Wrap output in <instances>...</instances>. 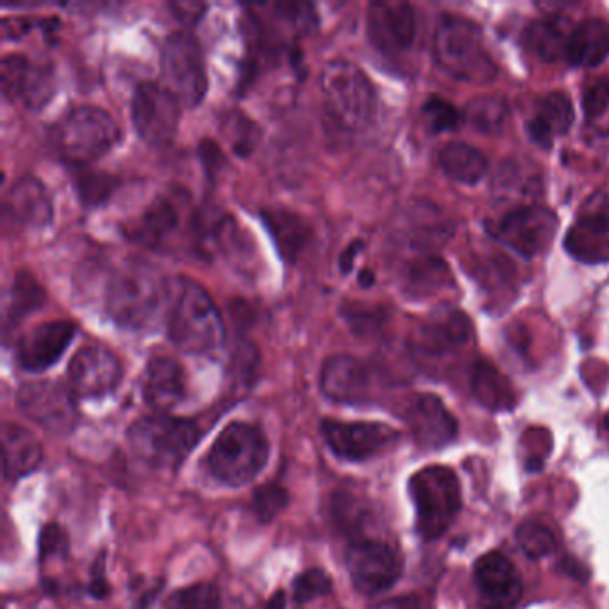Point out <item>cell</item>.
I'll return each mask as SVG.
<instances>
[{
    "mask_svg": "<svg viewBox=\"0 0 609 609\" xmlns=\"http://www.w3.org/2000/svg\"><path fill=\"white\" fill-rule=\"evenodd\" d=\"M166 326L174 345L195 356L217 353L226 340V326L212 295L202 284L185 277L172 284Z\"/></svg>",
    "mask_w": 609,
    "mask_h": 609,
    "instance_id": "6da1fadb",
    "label": "cell"
},
{
    "mask_svg": "<svg viewBox=\"0 0 609 609\" xmlns=\"http://www.w3.org/2000/svg\"><path fill=\"white\" fill-rule=\"evenodd\" d=\"M172 284L145 263H129L120 268L107 287L106 307L120 328L143 331L168 315Z\"/></svg>",
    "mask_w": 609,
    "mask_h": 609,
    "instance_id": "7a4b0ae2",
    "label": "cell"
},
{
    "mask_svg": "<svg viewBox=\"0 0 609 609\" xmlns=\"http://www.w3.org/2000/svg\"><path fill=\"white\" fill-rule=\"evenodd\" d=\"M434 60L445 74L470 85H489L497 76L483 30L461 15L440 16L434 27Z\"/></svg>",
    "mask_w": 609,
    "mask_h": 609,
    "instance_id": "3957f363",
    "label": "cell"
},
{
    "mask_svg": "<svg viewBox=\"0 0 609 609\" xmlns=\"http://www.w3.org/2000/svg\"><path fill=\"white\" fill-rule=\"evenodd\" d=\"M323 101L332 118L348 131H363L378 113V91L367 74L348 60H332L320 74Z\"/></svg>",
    "mask_w": 609,
    "mask_h": 609,
    "instance_id": "277c9868",
    "label": "cell"
},
{
    "mask_svg": "<svg viewBox=\"0 0 609 609\" xmlns=\"http://www.w3.org/2000/svg\"><path fill=\"white\" fill-rule=\"evenodd\" d=\"M127 440L143 464L154 469L176 470L199 442V429L187 418L149 415L132 423Z\"/></svg>",
    "mask_w": 609,
    "mask_h": 609,
    "instance_id": "5b68a950",
    "label": "cell"
},
{
    "mask_svg": "<svg viewBox=\"0 0 609 609\" xmlns=\"http://www.w3.org/2000/svg\"><path fill=\"white\" fill-rule=\"evenodd\" d=\"M52 138L55 151L65 162L86 166L107 154L120 141V127L106 110L79 106L55 124Z\"/></svg>",
    "mask_w": 609,
    "mask_h": 609,
    "instance_id": "8992f818",
    "label": "cell"
},
{
    "mask_svg": "<svg viewBox=\"0 0 609 609\" xmlns=\"http://www.w3.org/2000/svg\"><path fill=\"white\" fill-rule=\"evenodd\" d=\"M268 453L270 447L262 429L248 422H232L213 443L207 469L227 486H243L265 469Z\"/></svg>",
    "mask_w": 609,
    "mask_h": 609,
    "instance_id": "52a82bcc",
    "label": "cell"
},
{
    "mask_svg": "<svg viewBox=\"0 0 609 609\" xmlns=\"http://www.w3.org/2000/svg\"><path fill=\"white\" fill-rule=\"evenodd\" d=\"M409 495L417 511V531L423 540H436L461 511V489L454 470L431 465L409 479Z\"/></svg>",
    "mask_w": 609,
    "mask_h": 609,
    "instance_id": "ba28073f",
    "label": "cell"
},
{
    "mask_svg": "<svg viewBox=\"0 0 609 609\" xmlns=\"http://www.w3.org/2000/svg\"><path fill=\"white\" fill-rule=\"evenodd\" d=\"M252 40L257 51L281 54L317 26L315 5L307 2H272L248 5Z\"/></svg>",
    "mask_w": 609,
    "mask_h": 609,
    "instance_id": "9c48e42d",
    "label": "cell"
},
{
    "mask_svg": "<svg viewBox=\"0 0 609 609\" xmlns=\"http://www.w3.org/2000/svg\"><path fill=\"white\" fill-rule=\"evenodd\" d=\"M163 86L176 97L182 107L202 102L207 91L206 60L201 43L188 30L166 36L162 46Z\"/></svg>",
    "mask_w": 609,
    "mask_h": 609,
    "instance_id": "30bf717a",
    "label": "cell"
},
{
    "mask_svg": "<svg viewBox=\"0 0 609 609\" xmlns=\"http://www.w3.org/2000/svg\"><path fill=\"white\" fill-rule=\"evenodd\" d=\"M558 215L540 204L513 207L495 224L494 237L524 259L547 252L558 234Z\"/></svg>",
    "mask_w": 609,
    "mask_h": 609,
    "instance_id": "8fae6325",
    "label": "cell"
},
{
    "mask_svg": "<svg viewBox=\"0 0 609 609\" xmlns=\"http://www.w3.org/2000/svg\"><path fill=\"white\" fill-rule=\"evenodd\" d=\"M181 104L165 86L147 81L137 86L131 99L132 126L152 147L168 145L176 138Z\"/></svg>",
    "mask_w": 609,
    "mask_h": 609,
    "instance_id": "7c38bea8",
    "label": "cell"
},
{
    "mask_svg": "<svg viewBox=\"0 0 609 609\" xmlns=\"http://www.w3.org/2000/svg\"><path fill=\"white\" fill-rule=\"evenodd\" d=\"M76 393L58 381H33L22 384L16 393V404L29 420L49 433L66 434L76 428Z\"/></svg>",
    "mask_w": 609,
    "mask_h": 609,
    "instance_id": "4fadbf2b",
    "label": "cell"
},
{
    "mask_svg": "<svg viewBox=\"0 0 609 609\" xmlns=\"http://www.w3.org/2000/svg\"><path fill=\"white\" fill-rule=\"evenodd\" d=\"M354 588L363 595L384 594L403 574V559L379 540H356L345 554Z\"/></svg>",
    "mask_w": 609,
    "mask_h": 609,
    "instance_id": "5bb4252c",
    "label": "cell"
},
{
    "mask_svg": "<svg viewBox=\"0 0 609 609\" xmlns=\"http://www.w3.org/2000/svg\"><path fill=\"white\" fill-rule=\"evenodd\" d=\"M122 373L118 356L106 345L91 343L74 354L68 365V386L76 397H106L120 384Z\"/></svg>",
    "mask_w": 609,
    "mask_h": 609,
    "instance_id": "9a60e30c",
    "label": "cell"
},
{
    "mask_svg": "<svg viewBox=\"0 0 609 609\" xmlns=\"http://www.w3.org/2000/svg\"><path fill=\"white\" fill-rule=\"evenodd\" d=\"M322 434L338 458L354 464L378 456L398 440V431L379 422L323 420Z\"/></svg>",
    "mask_w": 609,
    "mask_h": 609,
    "instance_id": "2e32d148",
    "label": "cell"
},
{
    "mask_svg": "<svg viewBox=\"0 0 609 609\" xmlns=\"http://www.w3.org/2000/svg\"><path fill=\"white\" fill-rule=\"evenodd\" d=\"M2 96L27 110H41L54 96V74L24 54H8L0 65Z\"/></svg>",
    "mask_w": 609,
    "mask_h": 609,
    "instance_id": "e0dca14e",
    "label": "cell"
},
{
    "mask_svg": "<svg viewBox=\"0 0 609 609\" xmlns=\"http://www.w3.org/2000/svg\"><path fill=\"white\" fill-rule=\"evenodd\" d=\"M368 38L384 54H401L414 47L417 13L408 2L379 0L368 5Z\"/></svg>",
    "mask_w": 609,
    "mask_h": 609,
    "instance_id": "ac0fdd59",
    "label": "cell"
},
{
    "mask_svg": "<svg viewBox=\"0 0 609 609\" xmlns=\"http://www.w3.org/2000/svg\"><path fill=\"white\" fill-rule=\"evenodd\" d=\"M473 583L483 609H511L522 599L519 570L504 554L489 553L473 567Z\"/></svg>",
    "mask_w": 609,
    "mask_h": 609,
    "instance_id": "d6986e66",
    "label": "cell"
},
{
    "mask_svg": "<svg viewBox=\"0 0 609 609\" xmlns=\"http://www.w3.org/2000/svg\"><path fill=\"white\" fill-rule=\"evenodd\" d=\"M76 337L71 320H49L24 332L16 342V359L27 372H43L65 354Z\"/></svg>",
    "mask_w": 609,
    "mask_h": 609,
    "instance_id": "ffe728a7",
    "label": "cell"
},
{
    "mask_svg": "<svg viewBox=\"0 0 609 609\" xmlns=\"http://www.w3.org/2000/svg\"><path fill=\"white\" fill-rule=\"evenodd\" d=\"M472 338L473 326L467 313L442 306L418 329L414 348L422 356H443L467 347Z\"/></svg>",
    "mask_w": 609,
    "mask_h": 609,
    "instance_id": "44dd1931",
    "label": "cell"
},
{
    "mask_svg": "<svg viewBox=\"0 0 609 609\" xmlns=\"http://www.w3.org/2000/svg\"><path fill=\"white\" fill-rule=\"evenodd\" d=\"M372 368L348 354L331 356L320 370V388L332 403H367L372 392Z\"/></svg>",
    "mask_w": 609,
    "mask_h": 609,
    "instance_id": "7402d4cb",
    "label": "cell"
},
{
    "mask_svg": "<svg viewBox=\"0 0 609 609\" xmlns=\"http://www.w3.org/2000/svg\"><path fill=\"white\" fill-rule=\"evenodd\" d=\"M447 221L443 220L439 207L420 204L404 215L393 234L395 245L408 256L433 254L448 238Z\"/></svg>",
    "mask_w": 609,
    "mask_h": 609,
    "instance_id": "603a6c76",
    "label": "cell"
},
{
    "mask_svg": "<svg viewBox=\"0 0 609 609\" xmlns=\"http://www.w3.org/2000/svg\"><path fill=\"white\" fill-rule=\"evenodd\" d=\"M143 398L151 408L166 414L187 397V376L181 363L170 356H154L143 372Z\"/></svg>",
    "mask_w": 609,
    "mask_h": 609,
    "instance_id": "cb8c5ba5",
    "label": "cell"
},
{
    "mask_svg": "<svg viewBox=\"0 0 609 609\" xmlns=\"http://www.w3.org/2000/svg\"><path fill=\"white\" fill-rule=\"evenodd\" d=\"M408 423L422 447L439 448L453 442L458 434V422L439 397L423 393L409 406Z\"/></svg>",
    "mask_w": 609,
    "mask_h": 609,
    "instance_id": "d4e9b609",
    "label": "cell"
},
{
    "mask_svg": "<svg viewBox=\"0 0 609 609\" xmlns=\"http://www.w3.org/2000/svg\"><path fill=\"white\" fill-rule=\"evenodd\" d=\"M4 213L18 226L40 229L52 220L51 196L35 177H21L5 193Z\"/></svg>",
    "mask_w": 609,
    "mask_h": 609,
    "instance_id": "484cf974",
    "label": "cell"
},
{
    "mask_svg": "<svg viewBox=\"0 0 609 609\" xmlns=\"http://www.w3.org/2000/svg\"><path fill=\"white\" fill-rule=\"evenodd\" d=\"M574 122L575 110L570 97L563 91H550L536 102L533 118L525 129L534 145L550 149L554 138L567 135Z\"/></svg>",
    "mask_w": 609,
    "mask_h": 609,
    "instance_id": "4316f807",
    "label": "cell"
},
{
    "mask_svg": "<svg viewBox=\"0 0 609 609\" xmlns=\"http://www.w3.org/2000/svg\"><path fill=\"white\" fill-rule=\"evenodd\" d=\"M182 206L174 195L160 196L132 221L129 238L149 249L163 248L181 226Z\"/></svg>",
    "mask_w": 609,
    "mask_h": 609,
    "instance_id": "83f0119b",
    "label": "cell"
},
{
    "mask_svg": "<svg viewBox=\"0 0 609 609\" xmlns=\"http://www.w3.org/2000/svg\"><path fill=\"white\" fill-rule=\"evenodd\" d=\"M401 284L409 297H431L453 282L447 265L434 254L408 256L401 265Z\"/></svg>",
    "mask_w": 609,
    "mask_h": 609,
    "instance_id": "f1b7e54d",
    "label": "cell"
},
{
    "mask_svg": "<svg viewBox=\"0 0 609 609\" xmlns=\"http://www.w3.org/2000/svg\"><path fill=\"white\" fill-rule=\"evenodd\" d=\"M5 481H18L35 472L43 458V448L35 434L16 423L5 422L2 428Z\"/></svg>",
    "mask_w": 609,
    "mask_h": 609,
    "instance_id": "f546056e",
    "label": "cell"
},
{
    "mask_svg": "<svg viewBox=\"0 0 609 609\" xmlns=\"http://www.w3.org/2000/svg\"><path fill=\"white\" fill-rule=\"evenodd\" d=\"M609 55V24L600 18H586L570 35L567 61L572 66L595 68Z\"/></svg>",
    "mask_w": 609,
    "mask_h": 609,
    "instance_id": "4dcf8cb0",
    "label": "cell"
},
{
    "mask_svg": "<svg viewBox=\"0 0 609 609\" xmlns=\"http://www.w3.org/2000/svg\"><path fill=\"white\" fill-rule=\"evenodd\" d=\"M263 221L276 242L277 251L287 262H297L312 242V227L297 213L288 210H265Z\"/></svg>",
    "mask_w": 609,
    "mask_h": 609,
    "instance_id": "1f68e13d",
    "label": "cell"
},
{
    "mask_svg": "<svg viewBox=\"0 0 609 609\" xmlns=\"http://www.w3.org/2000/svg\"><path fill=\"white\" fill-rule=\"evenodd\" d=\"M574 26L563 15H549L534 22L525 33V41L533 54L545 63L567 60L570 35Z\"/></svg>",
    "mask_w": 609,
    "mask_h": 609,
    "instance_id": "d6a6232c",
    "label": "cell"
},
{
    "mask_svg": "<svg viewBox=\"0 0 609 609\" xmlns=\"http://www.w3.org/2000/svg\"><path fill=\"white\" fill-rule=\"evenodd\" d=\"M439 162L445 176L465 187L478 185L490 168L489 157L483 152L461 141L443 147Z\"/></svg>",
    "mask_w": 609,
    "mask_h": 609,
    "instance_id": "836d02e7",
    "label": "cell"
},
{
    "mask_svg": "<svg viewBox=\"0 0 609 609\" xmlns=\"http://www.w3.org/2000/svg\"><path fill=\"white\" fill-rule=\"evenodd\" d=\"M564 249L583 263L609 262V231L580 218L570 227Z\"/></svg>",
    "mask_w": 609,
    "mask_h": 609,
    "instance_id": "e575fe53",
    "label": "cell"
},
{
    "mask_svg": "<svg viewBox=\"0 0 609 609\" xmlns=\"http://www.w3.org/2000/svg\"><path fill=\"white\" fill-rule=\"evenodd\" d=\"M473 392L490 409H511L515 404L513 390L506 378L489 363H478L473 370Z\"/></svg>",
    "mask_w": 609,
    "mask_h": 609,
    "instance_id": "d590c367",
    "label": "cell"
},
{
    "mask_svg": "<svg viewBox=\"0 0 609 609\" xmlns=\"http://www.w3.org/2000/svg\"><path fill=\"white\" fill-rule=\"evenodd\" d=\"M492 187L498 199L511 201V199H534L542 185L538 177L525 170L520 163L504 162L492 181Z\"/></svg>",
    "mask_w": 609,
    "mask_h": 609,
    "instance_id": "8d00e7d4",
    "label": "cell"
},
{
    "mask_svg": "<svg viewBox=\"0 0 609 609\" xmlns=\"http://www.w3.org/2000/svg\"><path fill=\"white\" fill-rule=\"evenodd\" d=\"M43 288L35 281V277L21 272L13 279L10 297L5 304V322L16 323L26 317L27 313L35 312L36 307L43 304Z\"/></svg>",
    "mask_w": 609,
    "mask_h": 609,
    "instance_id": "74e56055",
    "label": "cell"
},
{
    "mask_svg": "<svg viewBox=\"0 0 609 609\" xmlns=\"http://www.w3.org/2000/svg\"><path fill=\"white\" fill-rule=\"evenodd\" d=\"M508 106L506 102L495 97H483L470 102L469 107L465 111V118L469 120L470 126L475 131L484 132V135H497L503 131L508 120Z\"/></svg>",
    "mask_w": 609,
    "mask_h": 609,
    "instance_id": "f35d334b",
    "label": "cell"
},
{
    "mask_svg": "<svg viewBox=\"0 0 609 609\" xmlns=\"http://www.w3.org/2000/svg\"><path fill=\"white\" fill-rule=\"evenodd\" d=\"M220 594L212 583H196L177 589L166 599L165 609H218Z\"/></svg>",
    "mask_w": 609,
    "mask_h": 609,
    "instance_id": "ab89813d",
    "label": "cell"
},
{
    "mask_svg": "<svg viewBox=\"0 0 609 609\" xmlns=\"http://www.w3.org/2000/svg\"><path fill=\"white\" fill-rule=\"evenodd\" d=\"M517 544L529 558L542 559L558 547V540L547 525L540 522H525L517 529Z\"/></svg>",
    "mask_w": 609,
    "mask_h": 609,
    "instance_id": "60d3db41",
    "label": "cell"
},
{
    "mask_svg": "<svg viewBox=\"0 0 609 609\" xmlns=\"http://www.w3.org/2000/svg\"><path fill=\"white\" fill-rule=\"evenodd\" d=\"M422 116L429 129L436 135L454 131L464 122L458 107L439 96H431L423 102Z\"/></svg>",
    "mask_w": 609,
    "mask_h": 609,
    "instance_id": "b9f144b4",
    "label": "cell"
},
{
    "mask_svg": "<svg viewBox=\"0 0 609 609\" xmlns=\"http://www.w3.org/2000/svg\"><path fill=\"white\" fill-rule=\"evenodd\" d=\"M116 177L104 174V172L86 170L76 179V190L86 206H96L106 201L111 193L115 192Z\"/></svg>",
    "mask_w": 609,
    "mask_h": 609,
    "instance_id": "7bdbcfd3",
    "label": "cell"
},
{
    "mask_svg": "<svg viewBox=\"0 0 609 609\" xmlns=\"http://www.w3.org/2000/svg\"><path fill=\"white\" fill-rule=\"evenodd\" d=\"M287 506L288 492L277 484L262 486L252 498V509H254L257 520L263 524L276 519L277 515L281 513Z\"/></svg>",
    "mask_w": 609,
    "mask_h": 609,
    "instance_id": "ee69618b",
    "label": "cell"
},
{
    "mask_svg": "<svg viewBox=\"0 0 609 609\" xmlns=\"http://www.w3.org/2000/svg\"><path fill=\"white\" fill-rule=\"evenodd\" d=\"M331 578L318 569L306 570L293 583V599L297 605H306L331 592Z\"/></svg>",
    "mask_w": 609,
    "mask_h": 609,
    "instance_id": "f6af8a7d",
    "label": "cell"
},
{
    "mask_svg": "<svg viewBox=\"0 0 609 609\" xmlns=\"http://www.w3.org/2000/svg\"><path fill=\"white\" fill-rule=\"evenodd\" d=\"M609 106V77H602L584 90L583 110L588 118H597Z\"/></svg>",
    "mask_w": 609,
    "mask_h": 609,
    "instance_id": "bcb514c9",
    "label": "cell"
},
{
    "mask_svg": "<svg viewBox=\"0 0 609 609\" xmlns=\"http://www.w3.org/2000/svg\"><path fill=\"white\" fill-rule=\"evenodd\" d=\"M581 220L609 231V190H600L584 202Z\"/></svg>",
    "mask_w": 609,
    "mask_h": 609,
    "instance_id": "7dc6e473",
    "label": "cell"
},
{
    "mask_svg": "<svg viewBox=\"0 0 609 609\" xmlns=\"http://www.w3.org/2000/svg\"><path fill=\"white\" fill-rule=\"evenodd\" d=\"M66 549V536L61 533L60 528L55 525H49L41 534V558L49 559L52 554L65 553Z\"/></svg>",
    "mask_w": 609,
    "mask_h": 609,
    "instance_id": "c3c4849f",
    "label": "cell"
},
{
    "mask_svg": "<svg viewBox=\"0 0 609 609\" xmlns=\"http://www.w3.org/2000/svg\"><path fill=\"white\" fill-rule=\"evenodd\" d=\"M204 5L195 4V2H187V4H181V2H177V4H170V10H174L176 13L177 18H181L182 22H195L199 18V13H192V10H201Z\"/></svg>",
    "mask_w": 609,
    "mask_h": 609,
    "instance_id": "681fc988",
    "label": "cell"
},
{
    "mask_svg": "<svg viewBox=\"0 0 609 609\" xmlns=\"http://www.w3.org/2000/svg\"><path fill=\"white\" fill-rule=\"evenodd\" d=\"M361 242H354L347 251L343 252L342 254V270L343 272L347 274L351 268H353L354 256L361 251Z\"/></svg>",
    "mask_w": 609,
    "mask_h": 609,
    "instance_id": "f907efd6",
    "label": "cell"
}]
</instances>
